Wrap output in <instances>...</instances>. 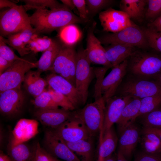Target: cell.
<instances>
[{"mask_svg":"<svg viewBox=\"0 0 161 161\" xmlns=\"http://www.w3.org/2000/svg\"><path fill=\"white\" fill-rule=\"evenodd\" d=\"M35 34H49L71 24L82 23L89 21L76 16L66 6L54 10L46 8L36 10L29 16Z\"/></svg>","mask_w":161,"mask_h":161,"instance_id":"6da1fadb","label":"cell"},{"mask_svg":"<svg viewBox=\"0 0 161 161\" xmlns=\"http://www.w3.org/2000/svg\"><path fill=\"white\" fill-rule=\"evenodd\" d=\"M154 95H161V87L153 79L137 77L126 73L114 96H129L141 99Z\"/></svg>","mask_w":161,"mask_h":161,"instance_id":"7a4b0ae2","label":"cell"},{"mask_svg":"<svg viewBox=\"0 0 161 161\" xmlns=\"http://www.w3.org/2000/svg\"><path fill=\"white\" fill-rule=\"evenodd\" d=\"M127 60L128 74L153 79L161 72V57L157 55L135 50Z\"/></svg>","mask_w":161,"mask_h":161,"instance_id":"3957f363","label":"cell"},{"mask_svg":"<svg viewBox=\"0 0 161 161\" xmlns=\"http://www.w3.org/2000/svg\"><path fill=\"white\" fill-rule=\"evenodd\" d=\"M23 6L18 5L1 12L0 35L4 38L21 31L30 24Z\"/></svg>","mask_w":161,"mask_h":161,"instance_id":"277c9868","label":"cell"},{"mask_svg":"<svg viewBox=\"0 0 161 161\" xmlns=\"http://www.w3.org/2000/svg\"><path fill=\"white\" fill-rule=\"evenodd\" d=\"M105 108L106 103L102 97L74 112V115L83 121L92 137L102 131Z\"/></svg>","mask_w":161,"mask_h":161,"instance_id":"5b68a950","label":"cell"},{"mask_svg":"<svg viewBox=\"0 0 161 161\" xmlns=\"http://www.w3.org/2000/svg\"><path fill=\"white\" fill-rule=\"evenodd\" d=\"M37 61L32 62L22 58L14 61L12 65L0 75V93L13 89H21L26 74L36 68Z\"/></svg>","mask_w":161,"mask_h":161,"instance_id":"8992f818","label":"cell"},{"mask_svg":"<svg viewBox=\"0 0 161 161\" xmlns=\"http://www.w3.org/2000/svg\"><path fill=\"white\" fill-rule=\"evenodd\" d=\"M77 55V52L73 46L62 43L59 52L49 71L65 78L75 86Z\"/></svg>","mask_w":161,"mask_h":161,"instance_id":"52a82bcc","label":"cell"},{"mask_svg":"<svg viewBox=\"0 0 161 161\" xmlns=\"http://www.w3.org/2000/svg\"><path fill=\"white\" fill-rule=\"evenodd\" d=\"M99 39L101 44L105 45L118 43L141 48L148 46L143 30L136 25L128 27L117 32L105 34Z\"/></svg>","mask_w":161,"mask_h":161,"instance_id":"ba28073f","label":"cell"},{"mask_svg":"<svg viewBox=\"0 0 161 161\" xmlns=\"http://www.w3.org/2000/svg\"><path fill=\"white\" fill-rule=\"evenodd\" d=\"M91 64L86 57L84 49H80L77 52L75 86L83 105L87 100L89 86L95 75Z\"/></svg>","mask_w":161,"mask_h":161,"instance_id":"9c48e42d","label":"cell"},{"mask_svg":"<svg viewBox=\"0 0 161 161\" xmlns=\"http://www.w3.org/2000/svg\"><path fill=\"white\" fill-rule=\"evenodd\" d=\"M50 130L57 136L67 142H74L92 137L83 121L74 114L58 127Z\"/></svg>","mask_w":161,"mask_h":161,"instance_id":"30bf717a","label":"cell"},{"mask_svg":"<svg viewBox=\"0 0 161 161\" xmlns=\"http://www.w3.org/2000/svg\"><path fill=\"white\" fill-rule=\"evenodd\" d=\"M99 18L103 30L112 33L136 25L126 13L110 8L100 13Z\"/></svg>","mask_w":161,"mask_h":161,"instance_id":"8fae6325","label":"cell"},{"mask_svg":"<svg viewBox=\"0 0 161 161\" xmlns=\"http://www.w3.org/2000/svg\"><path fill=\"white\" fill-rule=\"evenodd\" d=\"M96 25V22H94L88 30L86 47L84 49L86 55L91 64L101 65L112 68V65L106 58L105 48L94 35Z\"/></svg>","mask_w":161,"mask_h":161,"instance_id":"7c38bea8","label":"cell"},{"mask_svg":"<svg viewBox=\"0 0 161 161\" xmlns=\"http://www.w3.org/2000/svg\"><path fill=\"white\" fill-rule=\"evenodd\" d=\"M129 96H114L106 102V108L102 129L100 138L105 133L116 123L126 106L133 98Z\"/></svg>","mask_w":161,"mask_h":161,"instance_id":"4fadbf2b","label":"cell"},{"mask_svg":"<svg viewBox=\"0 0 161 161\" xmlns=\"http://www.w3.org/2000/svg\"><path fill=\"white\" fill-rule=\"evenodd\" d=\"M43 143L46 151L55 158L66 161H81L64 141L50 129L45 132Z\"/></svg>","mask_w":161,"mask_h":161,"instance_id":"5bb4252c","label":"cell"},{"mask_svg":"<svg viewBox=\"0 0 161 161\" xmlns=\"http://www.w3.org/2000/svg\"><path fill=\"white\" fill-rule=\"evenodd\" d=\"M127 59L120 64L113 67L102 82L101 93L105 103L113 96L127 73Z\"/></svg>","mask_w":161,"mask_h":161,"instance_id":"9a60e30c","label":"cell"},{"mask_svg":"<svg viewBox=\"0 0 161 161\" xmlns=\"http://www.w3.org/2000/svg\"><path fill=\"white\" fill-rule=\"evenodd\" d=\"M46 80L48 86L67 97L75 109L83 105L81 97L75 87L67 80L53 73L47 75Z\"/></svg>","mask_w":161,"mask_h":161,"instance_id":"2e32d148","label":"cell"},{"mask_svg":"<svg viewBox=\"0 0 161 161\" xmlns=\"http://www.w3.org/2000/svg\"><path fill=\"white\" fill-rule=\"evenodd\" d=\"M24 99V95L21 89H9L1 93V113L8 116L16 115L22 109Z\"/></svg>","mask_w":161,"mask_h":161,"instance_id":"e0dca14e","label":"cell"},{"mask_svg":"<svg viewBox=\"0 0 161 161\" xmlns=\"http://www.w3.org/2000/svg\"><path fill=\"white\" fill-rule=\"evenodd\" d=\"M38 122L35 120H19L12 131L9 147L24 143L34 137L38 132Z\"/></svg>","mask_w":161,"mask_h":161,"instance_id":"ac0fdd59","label":"cell"},{"mask_svg":"<svg viewBox=\"0 0 161 161\" xmlns=\"http://www.w3.org/2000/svg\"><path fill=\"white\" fill-rule=\"evenodd\" d=\"M74 114V112L58 108L38 109L34 115L41 124L53 129L60 126Z\"/></svg>","mask_w":161,"mask_h":161,"instance_id":"d6986e66","label":"cell"},{"mask_svg":"<svg viewBox=\"0 0 161 161\" xmlns=\"http://www.w3.org/2000/svg\"><path fill=\"white\" fill-rule=\"evenodd\" d=\"M140 133L139 129L134 123L120 133L118 151L127 160L131 157L140 140Z\"/></svg>","mask_w":161,"mask_h":161,"instance_id":"ffe728a7","label":"cell"},{"mask_svg":"<svg viewBox=\"0 0 161 161\" xmlns=\"http://www.w3.org/2000/svg\"><path fill=\"white\" fill-rule=\"evenodd\" d=\"M104 48L106 58L113 67L127 59L135 51L133 46L118 43L111 44Z\"/></svg>","mask_w":161,"mask_h":161,"instance_id":"44dd1931","label":"cell"},{"mask_svg":"<svg viewBox=\"0 0 161 161\" xmlns=\"http://www.w3.org/2000/svg\"><path fill=\"white\" fill-rule=\"evenodd\" d=\"M141 104V99L133 97L125 107L116 123L120 133L137 118Z\"/></svg>","mask_w":161,"mask_h":161,"instance_id":"7402d4cb","label":"cell"},{"mask_svg":"<svg viewBox=\"0 0 161 161\" xmlns=\"http://www.w3.org/2000/svg\"><path fill=\"white\" fill-rule=\"evenodd\" d=\"M41 74L37 70H30L25 76L24 86L27 92L34 98L42 93L48 86L46 80L41 77Z\"/></svg>","mask_w":161,"mask_h":161,"instance_id":"603a6c76","label":"cell"},{"mask_svg":"<svg viewBox=\"0 0 161 161\" xmlns=\"http://www.w3.org/2000/svg\"><path fill=\"white\" fill-rule=\"evenodd\" d=\"M62 45V43L53 40L51 46L44 52L37 61V71L41 73L49 71L52 66Z\"/></svg>","mask_w":161,"mask_h":161,"instance_id":"cb8c5ba5","label":"cell"},{"mask_svg":"<svg viewBox=\"0 0 161 161\" xmlns=\"http://www.w3.org/2000/svg\"><path fill=\"white\" fill-rule=\"evenodd\" d=\"M145 0H122L120 10L127 14L130 19L141 21L145 15Z\"/></svg>","mask_w":161,"mask_h":161,"instance_id":"d4e9b609","label":"cell"},{"mask_svg":"<svg viewBox=\"0 0 161 161\" xmlns=\"http://www.w3.org/2000/svg\"><path fill=\"white\" fill-rule=\"evenodd\" d=\"M63 141L73 153L81 157V161H92L93 146L92 138L72 142Z\"/></svg>","mask_w":161,"mask_h":161,"instance_id":"484cf974","label":"cell"},{"mask_svg":"<svg viewBox=\"0 0 161 161\" xmlns=\"http://www.w3.org/2000/svg\"><path fill=\"white\" fill-rule=\"evenodd\" d=\"M100 139L98 158L104 160L112 155L117 146V137L113 126Z\"/></svg>","mask_w":161,"mask_h":161,"instance_id":"4316f807","label":"cell"},{"mask_svg":"<svg viewBox=\"0 0 161 161\" xmlns=\"http://www.w3.org/2000/svg\"><path fill=\"white\" fill-rule=\"evenodd\" d=\"M141 144L143 152L151 154H161V141L154 133L144 129L142 131Z\"/></svg>","mask_w":161,"mask_h":161,"instance_id":"83f0119b","label":"cell"},{"mask_svg":"<svg viewBox=\"0 0 161 161\" xmlns=\"http://www.w3.org/2000/svg\"><path fill=\"white\" fill-rule=\"evenodd\" d=\"M81 33L78 28L74 24L64 27L59 30L58 37L64 44L70 46L77 43L80 39Z\"/></svg>","mask_w":161,"mask_h":161,"instance_id":"f1b7e54d","label":"cell"},{"mask_svg":"<svg viewBox=\"0 0 161 161\" xmlns=\"http://www.w3.org/2000/svg\"><path fill=\"white\" fill-rule=\"evenodd\" d=\"M8 153L13 161H32L35 155V151H32L24 143L9 147Z\"/></svg>","mask_w":161,"mask_h":161,"instance_id":"f546056e","label":"cell"},{"mask_svg":"<svg viewBox=\"0 0 161 161\" xmlns=\"http://www.w3.org/2000/svg\"><path fill=\"white\" fill-rule=\"evenodd\" d=\"M20 1L24 3L23 6L27 11L32 9L49 7L50 10H54L66 6L55 0H23Z\"/></svg>","mask_w":161,"mask_h":161,"instance_id":"4dcf8cb0","label":"cell"},{"mask_svg":"<svg viewBox=\"0 0 161 161\" xmlns=\"http://www.w3.org/2000/svg\"><path fill=\"white\" fill-rule=\"evenodd\" d=\"M161 106V95L149 96L141 99L140 106L137 118L160 108Z\"/></svg>","mask_w":161,"mask_h":161,"instance_id":"1f68e13d","label":"cell"},{"mask_svg":"<svg viewBox=\"0 0 161 161\" xmlns=\"http://www.w3.org/2000/svg\"><path fill=\"white\" fill-rule=\"evenodd\" d=\"M53 40L47 36L38 37L35 34L27 46V47L31 52L34 53L43 52L52 44Z\"/></svg>","mask_w":161,"mask_h":161,"instance_id":"d6a6232c","label":"cell"},{"mask_svg":"<svg viewBox=\"0 0 161 161\" xmlns=\"http://www.w3.org/2000/svg\"><path fill=\"white\" fill-rule=\"evenodd\" d=\"M32 102L38 109H45L58 108V106L54 102L47 89L32 100Z\"/></svg>","mask_w":161,"mask_h":161,"instance_id":"836d02e7","label":"cell"},{"mask_svg":"<svg viewBox=\"0 0 161 161\" xmlns=\"http://www.w3.org/2000/svg\"><path fill=\"white\" fill-rule=\"evenodd\" d=\"M139 117H141V122L144 127L161 128V107Z\"/></svg>","mask_w":161,"mask_h":161,"instance_id":"e575fe53","label":"cell"},{"mask_svg":"<svg viewBox=\"0 0 161 161\" xmlns=\"http://www.w3.org/2000/svg\"><path fill=\"white\" fill-rule=\"evenodd\" d=\"M47 90L53 100L58 106L66 110L70 111L75 109L69 99L62 94L49 86Z\"/></svg>","mask_w":161,"mask_h":161,"instance_id":"d590c367","label":"cell"},{"mask_svg":"<svg viewBox=\"0 0 161 161\" xmlns=\"http://www.w3.org/2000/svg\"><path fill=\"white\" fill-rule=\"evenodd\" d=\"M3 39L7 44L16 49L21 56L31 52L22 42L18 33L9 36L7 39L3 38Z\"/></svg>","mask_w":161,"mask_h":161,"instance_id":"8d00e7d4","label":"cell"},{"mask_svg":"<svg viewBox=\"0 0 161 161\" xmlns=\"http://www.w3.org/2000/svg\"><path fill=\"white\" fill-rule=\"evenodd\" d=\"M110 68L106 66L93 68L94 74L96 78L93 96L95 100L102 97L101 93L102 82L106 72Z\"/></svg>","mask_w":161,"mask_h":161,"instance_id":"74e56055","label":"cell"},{"mask_svg":"<svg viewBox=\"0 0 161 161\" xmlns=\"http://www.w3.org/2000/svg\"><path fill=\"white\" fill-rule=\"evenodd\" d=\"M146 2L147 7L144 16L151 22L161 15V0H147Z\"/></svg>","mask_w":161,"mask_h":161,"instance_id":"f35d334b","label":"cell"},{"mask_svg":"<svg viewBox=\"0 0 161 161\" xmlns=\"http://www.w3.org/2000/svg\"><path fill=\"white\" fill-rule=\"evenodd\" d=\"M143 30L148 46L161 53V32L149 28Z\"/></svg>","mask_w":161,"mask_h":161,"instance_id":"ab89813d","label":"cell"},{"mask_svg":"<svg viewBox=\"0 0 161 161\" xmlns=\"http://www.w3.org/2000/svg\"><path fill=\"white\" fill-rule=\"evenodd\" d=\"M86 6L88 12L92 16L103 9L112 4L114 1L112 0H86Z\"/></svg>","mask_w":161,"mask_h":161,"instance_id":"60d3db41","label":"cell"},{"mask_svg":"<svg viewBox=\"0 0 161 161\" xmlns=\"http://www.w3.org/2000/svg\"><path fill=\"white\" fill-rule=\"evenodd\" d=\"M0 57L8 61L12 62L21 59L8 46L3 38L0 36Z\"/></svg>","mask_w":161,"mask_h":161,"instance_id":"b9f144b4","label":"cell"},{"mask_svg":"<svg viewBox=\"0 0 161 161\" xmlns=\"http://www.w3.org/2000/svg\"><path fill=\"white\" fill-rule=\"evenodd\" d=\"M54 157L42 148L38 143L35 150V161H52Z\"/></svg>","mask_w":161,"mask_h":161,"instance_id":"7bdbcfd3","label":"cell"},{"mask_svg":"<svg viewBox=\"0 0 161 161\" xmlns=\"http://www.w3.org/2000/svg\"><path fill=\"white\" fill-rule=\"evenodd\" d=\"M73 1L78 11L79 17L83 19L89 21L86 0H73Z\"/></svg>","mask_w":161,"mask_h":161,"instance_id":"ee69618b","label":"cell"},{"mask_svg":"<svg viewBox=\"0 0 161 161\" xmlns=\"http://www.w3.org/2000/svg\"><path fill=\"white\" fill-rule=\"evenodd\" d=\"M134 161H161V154H151L143 152L137 156Z\"/></svg>","mask_w":161,"mask_h":161,"instance_id":"f6af8a7d","label":"cell"},{"mask_svg":"<svg viewBox=\"0 0 161 161\" xmlns=\"http://www.w3.org/2000/svg\"><path fill=\"white\" fill-rule=\"evenodd\" d=\"M148 28L161 32V15L148 24Z\"/></svg>","mask_w":161,"mask_h":161,"instance_id":"bcb514c9","label":"cell"},{"mask_svg":"<svg viewBox=\"0 0 161 161\" xmlns=\"http://www.w3.org/2000/svg\"><path fill=\"white\" fill-rule=\"evenodd\" d=\"M14 62L8 61L0 57V75L10 67Z\"/></svg>","mask_w":161,"mask_h":161,"instance_id":"7dc6e473","label":"cell"},{"mask_svg":"<svg viewBox=\"0 0 161 161\" xmlns=\"http://www.w3.org/2000/svg\"><path fill=\"white\" fill-rule=\"evenodd\" d=\"M17 5L14 2L7 0H0V8L5 7L12 8L16 6Z\"/></svg>","mask_w":161,"mask_h":161,"instance_id":"c3c4849f","label":"cell"},{"mask_svg":"<svg viewBox=\"0 0 161 161\" xmlns=\"http://www.w3.org/2000/svg\"><path fill=\"white\" fill-rule=\"evenodd\" d=\"M143 129L155 133L159 137L161 141V128L153 127H143Z\"/></svg>","mask_w":161,"mask_h":161,"instance_id":"681fc988","label":"cell"},{"mask_svg":"<svg viewBox=\"0 0 161 161\" xmlns=\"http://www.w3.org/2000/svg\"><path fill=\"white\" fill-rule=\"evenodd\" d=\"M62 4L71 10H73L75 7L73 0H61Z\"/></svg>","mask_w":161,"mask_h":161,"instance_id":"f907efd6","label":"cell"},{"mask_svg":"<svg viewBox=\"0 0 161 161\" xmlns=\"http://www.w3.org/2000/svg\"><path fill=\"white\" fill-rule=\"evenodd\" d=\"M0 161H13L8 155H7L1 151L0 154Z\"/></svg>","mask_w":161,"mask_h":161,"instance_id":"816d5d0a","label":"cell"},{"mask_svg":"<svg viewBox=\"0 0 161 161\" xmlns=\"http://www.w3.org/2000/svg\"><path fill=\"white\" fill-rule=\"evenodd\" d=\"M116 161H128V160L125 158L121 152L118 151L117 155Z\"/></svg>","mask_w":161,"mask_h":161,"instance_id":"f5cc1de1","label":"cell"},{"mask_svg":"<svg viewBox=\"0 0 161 161\" xmlns=\"http://www.w3.org/2000/svg\"><path fill=\"white\" fill-rule=\"evenodd\" d=\"M153 79L161 87V72L154 77Z\"/></svg>","mask_w":161,"mask_h":161,"instance_id":"db71d44e","label":"cell"},{"mask_svg":"<svg viewBox=\"0 0 161 161\" xmlns=\"http://www.w3.org/2000/svg\"><path fill=\"white\" fill-rule=\"evenodd\" d=\"M104 161H116L115 158L112 155L105 159Z\"/></svg>","mask_w":161,"mask_h":161,"instance_id":"11a10c76","label":"cell"},{"mask_svg":"<svg viewBox=\"0 0 161 161\" xmlns=\"http://www.w3.org/2000/svg\"><path fill=\"white\" fill-rule=\"evenodd\" d=\"M52 161H61L60 160H59L58 159H57L56 158H55L54 157H53Z\"/></svg>","mask_w":161,"mask_h":161,"instance_id":"9f6ffc18","label":"cell"}]
</instances>
